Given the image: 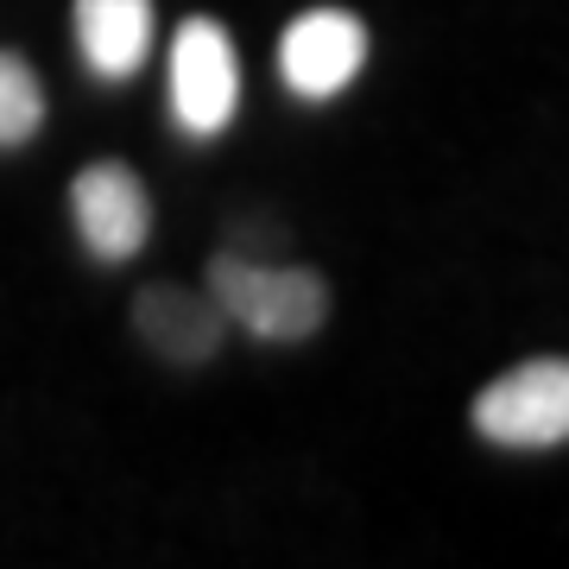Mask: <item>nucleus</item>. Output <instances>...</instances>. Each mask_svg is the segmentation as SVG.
Returning a JSON list of instances; mask_svg holds the SVG:
<instances>
[{"mask_svg":"<svg viewBox=\"0 0 569 569\" xmlns=\"http://www.w3.org/2000/svg\"><path fill=\"white\" fill-rule=\"evenodd\" d=\"M203 291L222 305L228 329L272 348L310 342L329 323V279L317 266H291V260H272V253L222 247L203 272Z\"/></svg>","mask_w":569,"mask_h":569,"instance_id":"f257e3e1","label":"nucleus"},{"mask_svg":"<svg viewBox=\"0 0 569 569\" xmlns=\"http://www.w3.org/2000/svg\"><path fill=\"white\" fill-rule=\"evenodd\" d=\"M164 108L183 140H222L241 114V51L216 13H190L164 51Z\"/></svg>","mask_w":569,"mask_h":569,"instance_id":"f03ea898","label":"nucleus"},{"mask_svg":"<svg viewBox=\"0 0 569 569\" xmlns=\"http://www.w3.org/2000/svg\"><path fill=\"white\" fill-rule=\"evenodd\" d=\"M475 437L493 449L545 456L569 443V355H531V361L493 373L468 406Z\"/></svg>","mask_w":569,"mask_h":569,"instance_id":"7ed1b4c3","label":"nucleus"},{"mask_svg":"<svg viewBox=\"0 0 569 569\" xmlns=\"http://www.w3.org/2000/svg\"><path fill=\"white\" fill-rule=\"evenodd\" d=\"M152 222H159L152 190L127 159H96L70 178V228L96 266L140 260L146 241H152Z\"/></svg>","mask_w":569,"mask_h":569,"instance_id":"20e7f679","label":"nucleus"},{"mask_svg":"<svg viewBox=\"0 0 569 569\" xmlns=\"http://www.w3.org/2000/svg\"><path fill=\"white\" fill-rule=\"evenodd\" d=\"M373 58V32L348 7H305L279 32V82L298 102H336Z\"/></svg>","mask_w":569,"mask_h":569,"instance_id":"39448f33","label":"nucleus"},{"mask_svg":"<svg viewBox=\"0 0 569 569\" xmlns=\"http://www.w3.org/2000/svg\"><path fill=\"white\" fill-rule=\"evenodd\" d=\"M133 336H140L164 367H216L228 348V317L222 305L197 284L159 279L133 291Z\"/></svg>","mask_w":569,"mask_h":569,"instance_id":"423d86ee","label":"nucleus"},{"mask_svg":"<svg viewBox=\"0 0 569 569\" xmlns=\"http://www.w3.org/2000/svg\"><path fill=\"white\" fill-rule=\"evenodd\" d=\"M70 39L96 82H133L159 44V0H70Z\"/></svg>","mask_w":569,"mask_h":569,"instance_id":"0eeeda50","label":"nucleus"},{"mask_svg":"<svg viewBox=\"0 0 569 569\" xmlns=\"http://www.w3.org/2000/svg\"><path fill=\"white\" fill-rule=\"evenodd\" d=\"M51 121V96H44L39 63L0 44V152H26Z\"/></svg>","mask_w":569,"mask_h":569,"instance_id":"6e6552de","label":"nucleus"}]
</instances>
